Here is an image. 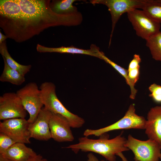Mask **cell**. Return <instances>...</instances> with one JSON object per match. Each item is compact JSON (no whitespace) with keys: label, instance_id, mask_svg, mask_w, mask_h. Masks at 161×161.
<instances>
[{"label":"cell","instance_id":"ac0fdd59","mask_svg":"<svg viewBox=\"0 0 161 161\" xmlns=\"http://www.w3.org/2000/svg\"><path fill=\"white\" fill-rule=\"evenodd\" d=\"M98 52L100 59L104 60L106 63L111 65L124 78L126 83L129 86L130 88L131 94L129 97L131 99H134L137 92V90L135 88L134 86H133L129 79L128 75L127 70L117 65L110 60L102 52L99 50Z\"/></svg>","mask_w":161,"mask_h":161},{"label":"cell","instance_id":"8992f818","mask_svg":"<svg viewBox=\"0 0 161 161\" xmlns=\"http://www.w3.org/2000/svg\"><path fill=\"white\" fill-rule=\"evenodd\" d=\"M125 146L132 151L134 161H159L160 160L161 150L154 140L149 139L141 140L129 134Z\"/></svg>","mask_w":161,"mask_h":161},{"label":"cell","instance_id":"30bf717a","mask_svg":"<svg viewBox=\"0 0 161 161\" xmlns=\"http://www.w3.org/2000/svg\"><path fill=\"white\" fill-rule=\"evenodd\" d=\"M27 111L16 93L6 92L0 97V120L25 118Z\"/></svg>","mask_w":161,"mask_h":161},{"label":"cell","instance_id":"4316f807","mask_svg":"<svg viewBox=\"0 0 161 161\" xmlns=\"http://www.w3.org/2000/svg\"><path fill=\"white\" fill-rule=\"evenodd\" d=\"M119 157L122 159V161H128L126 158L123 155L122 152H119L116 154Z\"/></svg>","mask_w":161,"mask_h":161},{"label":"cell","instance_id":"5b68a950","mask_svg":"<svg viewBox=\"0 0 161 161\" xmlns=\"http://www.w3.org/2000/svg\"><path fill=\"white\" fill-rule=\"evenodd\" d=\"M16 93L25 109L29 114L27 121L33 123L44 105L41 90L35 82H30L18 90Z\"/></svg>","mask_w":161,"mask_h":161},{"label":"cell","instance_id":"9c48e42d","mask_svg":"<svg viewBox=\"0 0 161 161\" xmlns=\"http://www.w3.org/2000/svg\"><path fill=\"white\" fill-rule=\"evenodd\" d=\"M29 124L25 118L5 120L0 122V132L4 133L16 143L29 144L31 138Z\"/></svg>","mask_w":161,"mask_h":161},{"label":"cell","instance_id":"cb8c5ba5","mask_svg":"<svg viewBox=\"0 0 161 161\" xmlns=\"http://www.w3.org/2000/svg\"><path fill=\"white\" fill-rule=\"evenodd\" d=\"M148 89L151 92L150 97L155 103H161V86L154 83L149 87Z\"/></svg>","mask_w":161,"mask_h":161},{"label":"cell","instance_id":"ffe728a7","mask_svg":"<svg viewBox=\"0 0 161 161\" xmlns=\"http://www.w3.org/2000/svg\"><path fill=\"white\" fill-rule=\"evenodd\" d=\"M149 17L161 23V2L157 0H147L141 8Z\"/></svg>","mask_w":161,"mask_h":161},{"label":"cell","instance_id":"8fae6325","mask_svg":"<svg viewBox=\"0 0 161 161\" xmlns=\"http://www.w3.org/2000/svg\"><path fill=\"white\" fill-rule=\"evenodd\" d=\"M49 126L51 138L59 142H72L74 137L71 129L70 124L64 117L52 113Z\"/></svg>","mask_w":161,"mask_h":161},{"label":"cell","instance_id":"7a4b0ae2","mask_svg":"<svg viewBox=\"0 0 161 161\" xmlns=\"http://www.w3.org/2000/svg\"><path fill=\"white\" fill-rule=\"evenodd\" d=\"M106 133L101 135L97 139L85 136L80 137L78 143L63 148H70L75 153L80 150L93 152L102 155L108 161H116L115 155L117 154L130 150L125 146L126 139L122 136V133L109 139V135Z\"/></svg>","mask_w":161,"mask_h":161},{"label":"cell","instance_id":"5bb4252c","mask_svg":"<svg viewBox=\"0 0 161 161\" xmlns=\"http://www.w3.org/2000/svg\"><path fill=\"white\" fill-rule=\"evenodd\" d=\"M12 161H29L37 154L25 144L16 143L3 154H1Z\"/></svg>","mask_w":161,"mask_h":161},{"label":"cell","instance_id":"2e32d148","mask_svg":"<svg viewBox=\"0 0 161 161\" xmlns=\"http://www.w3.org/2000/svg\"><path fill=\"white\" fill-rule=\"evenodd\" d=\"M4 60V65L3 72L0 77V81L8 82L13 84L19 86L25 80L24 76L18 71L11 68Z\"/></svg>","mask_w":161,"mask_h":161},{"label":"cell","instance_id":"4dcf8cb0","mask_svg":"<svg viewBox=\"0 0 161 161\" xmlns=\"http://www.w3.org/2000/svg\"><path fill=\"white\" fill-rule=\"evenodd\" d=\"M158 1L161 2V0H157Z\"/></svg>","mask_w":161,"mask_h":161},{"label":"cell","instance_id":"6da1fadb","mask_svg":"<svg viewBox=\"0 0 161 161\" xmlns=\"http://www.w3.org/2000/svg\"><path fill=\"white\" fill-rule=\"evenodd\" d=\"M44 0H0V26L7 38L17 42L25 41L49 27L80 24L79 12L55 13Z\"/></svg>","mask_w":161,"mask_h":161},{"label":"cell","instance_id":"44dd1931","mask_svg":"<svg viewBox=\"0 0 161 161\" xmlns=\"http://www.w3.org/2000/svg\"><path fill=\"white\" fill-rule=\"evenodd\" d=\"M77 0H63L56 1L52 4V10L60 14L73 13L78 12L76 7L73 5Z\"/></svg>","mask_w":161,"mask_h":161},{"label":"cell","instance_id":"7c38bea8","mask_svg":"<svg viewBox=\"0 0 161 161\" xmlns=\"http://www.w3.org/2000/svg\"><path fill=\"white\" fill-rule=\"evenodd\" d=\"M52 113L43 107L35 121L30 123L29 130L31 138L41 141L51 138L49 122Z\"/></svg>","mask_w":161,"mask_h":161},{"label":"cell","instance_id":"f546056e","mask_svg":"<svg viewBox=\"0 0 161 161\" xmlns=\"http://www.w3.org/2000/svg\"><path fill=\"white\" fill-rule=\"evenodd\" d=\"M160 160L161 161V154L160 155Z\"/></svg>","mask_w":161,"mask_h":161},{"label":"cell","instance_id":"ba28073f","mask_svg":"<svg viewBox=\"0 0 161 161\" xmlns=\"http://www.w3.org/2000/svg\"><path fill=\"white\" fill-rule=\"evenodd\" d=\"M127 15L137 35L145 40L160 31V24L143 10L135 9L127 13Z\"/></svg>","mask_w":161,"mask_h":161},{"label":"cell","instance_id":"3957f363","mask_svg":"<svg viewBox=\"0 0 161 161\" xmlns=\"http://www.w3.org/2000/svg\"><path fill=\"white\" fill-rule=\"evenodd\" d=\"M41 97L44 107L52 113L60 114L69 122L71 128H78L85 123L83 119L69 111L58 98L56 87L52 83L45 82L41 85Z\"/></svg>","mask_w":161,"mask_h":161},{"label":"cell","instance_id":"603a6c76","mask_svg":"<svg viewBox=\"0 0 161 161\" xmlns=\"http://www.w3.org/2000/svg\"><path fill=\"white\" fill-rule=\"evenodd\" d=\"M16 143L2 132H0V154H3L11 146Z\"/></svg>","mask_w":161,"mask_h":161},{"label":"cell","instance_id":"f1b7e54d","mask_svg":"<svg viewBox=\"0 0 161 161\" xmlns=\"http://www.w3.org/2000/svg\"><path fill=\"white\" fill-rule=\"evenodd\" d=\"M0 161H12L5 157L3 155L0 154Z\"/></svg>","mask_w":161,"mask_h":161},{"label":"cell","instance_id":"d6986e66","mask_svg":"<svg viewBox=\"0 0 161 161\" xmlns=\"http://www.w3.org/2000/svg\"><path fill=\"white\" fill-rule=\"evenodd\" d=\"M146 41V45L153 58L161 62V32L159 31Z\"/></svg>","mask_w":161,"mask_h":161},{"label":"cell","instance_id":"4fadbf2b","mask_svg":"<svg viewBox=\"0 0 161 161\" xmlns=\"http://www.w3.org/2000/svg\"><path fill=\"white\" fill-rule=\"evenodd\" d=\"M145 130L148 139L157 143L161 150V106L153 107L148 111Z\"/></svg>","mask_w":161,"mask_h":161},{"label":"cell","instance_id":"7402d4cb","mask_svg":"<svg viewBox=\"0 0 161 161\" xmlns=\"http://www.w3.org/2000/svg\"><path fill=\"white\" fill-rule=\"evenodd\" d=\"M141 59L139 55L134 54L129 64L127 70L128 75L132 84L134 86L139 78L140 63Z\"/></svg>","mask_w":161,"mask_h":161},{"label":"cell","instance_id":"83f0119b","mask_svg":"<svg viewBox=\"0 0 161 161\" xmlns=\"http://www.w3.org/2000/svg\"><path fill=\"white\" fill-rule=\"evenodd\" d=\"M7 37L6 35L3 34L0 31V44L3 42L7 38Z\"/></svg>","mask_w":161,"mask_h":161},{"label":"cell","instance_id":"52a82bcc","mask_svg":"<svg viewBox=\"0 0 161 161\" xmlns=\"http://www.w3.org/2000/svg\"><path fill=\"white\" fill-rule=\"evenodd\" d=\"M147 0H91L93 4H101L106 6L110 12L112 22V29L109 46L114 30L118 21L123 14L138 8L141 9Z\"/></svg>","mask_w":161,"mask_h":161},{"label":"cell","instance_id":"277c9868","mask_svg":"<svg viewBox=\"0 0 161 161\" xmlns=\"http://www.w3.org/2000/svg\"><path fill=\"white\" fill-rule=\"evenodd\" d=\"M146 119L135 112V105L131 104L124 116L115 123L104 128L97 129H87L83 132V135L88 137L94 135L99 137L107 132L115 130L137 129H145Z\"/></svg>","mask_w":161,"mask_h":161},{"label":"cell","instance_id":"d4e9b609","mask_svg":"<svg viewBox=\"0 0 161 161\" xmlns=\"http://www.w3.org/2000/svg\"><path fill=\"white\" fill-rule=\"evenodd\" d=\"M87 161H105L104 160L99 161L97 158L92 152L89 153L87 155Z\"/></svg>","mask_w":161,"mask_h":161},{"label":"cell","instance_id":"e0dca14e","mask_svg":"<svg viewBox=\"0 0 161 161\" xmlns=\"http://www.w3.org/2000/svg\"><path fill=\"white\" fill-rule=\"evenodd\" d=\"M0 53L7 64L11 68L18 71L23 76L30 71L31 65H21L12 58L8 51L5 41L0 44Z\"/></svg>","mask_w":161,"mask_h":161},{"label":"cell","instance_id":"484cf974","mask_svg":"<svg viewBox=\"0 0 161 161\" xmlns=\"http://www.w3.org/2000/svg\"><path fill=\"white\" fill-rule=\"evenodd\" d=\"M29 161H48L47 160L44 158L40 154H37L35 157Z\"/></svg>","mask_w":161,"mask_h":161},{"label":"cell","instance_id":"9a60e30c","mask_svg":"<svg viewBox=\"0 0 161 161\" xmlns=\"http://www.w3.org/2000/svg\"><path fill=\"white\" fill-rule=\"evenodd\" d=\"M36 49L40 52H58L67 53L72 54H80L90 55L99 58L98 52L99 49L98 47L93 44L91 46L89 49H84L74 47L53 48L48 47L38 44Z\"/></svg>","mask_w":161,"mask_h":161}]
</instances>
